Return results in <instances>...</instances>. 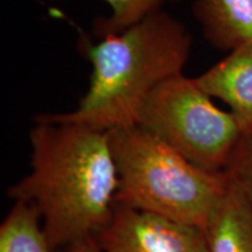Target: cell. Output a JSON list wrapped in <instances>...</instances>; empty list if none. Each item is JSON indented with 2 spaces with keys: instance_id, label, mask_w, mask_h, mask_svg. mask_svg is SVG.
Listing matches in <instances>:
<instances>
[{
  "instance_id": "obj_1",
  "label": "cell",
  "mask_w": 252,
  "mask_h": 252,
  "mask_svg": "<svg viewBox=\"0 0 252 252\" xmlns=\"http://www.w3.org/2000/svg\"><path fill=\"white\" fill-rule=\"evenodd\" d=\"M34 122L31 172L8 189V196L35 206L49 241L67 250L96 237L117 206L109 135L75 123Z\"/></svg>"
},
{
  "instance_id": "obj_2",
  "label": "cell",
  "mask_w": 252,
  "mask_h": 252,
  "mask_svg": "<svg viewBox=\"0 0 252 252\" xmlns=\"http://www.w3.org/2000/svg\"><path fill=\"white\" fill-rule=\"evenodd\" d=\"M81 47L93 72L77 108L34 121L75 123L104 132L137 125L149 94L162 82L182 75L191 36L181 21L159 9L119 34L97 42L82 40Z\"/></svg>"
},
{
  "instance_id": "obj_3",
  "label": "cell",
  "mask_w": 252,
  "mask_h": 252,
  "mask_svg": "<svg viewBox=\"0 0 252 252\" xmlns=\"http://www.w3.org/2000/svg\"><path fill=\"white\" fill-rule=\"evenodd\" d=\"M118 174L117 203L206 229L228 186L139 125L109 131Z\"/></svg>"
},
{
  "instance_id": "obj_4",
  "label": "cell",
  "mask_w": 252,
  "mask_h": 252,
  "mask_svg": "<svg viewBox=\"0 0 252 252\" xmlns=\"http://www.w3.org/2000/svg\"><path fill=\"white\" fill-rule=\"evenodd\" d=\"M137 125L208 172H224L243 132L231 112L222 111L184 75L159 84L145 100Z\"/></svg>"
},
{
  "instance_id": "obj_5",
  "label": "cell",
  "mask_w": 252,
  "mask_h": 252,
  "mask_svg": "<svg viewBox=\"0 0 252 252\" xmlns=\"http://www.w3.org/2000/svg\"><path fill=\"white\" fill-rule=\"evenodd\" d=\"M94 241L102 252H208L203 229L119 203Z\"/></svg>"
},
{
  "instance_id": "obj_6",
  "label": "cell",
  "mask_w": 252,
  "mask_h": 252,
  "mask_svg": "<svg viewBox=\"0 0 252 252\" xmlns=\"http://www.w3.org/2000/svg\"><path fill=\"white\" fill-rule=\"evenodd\" d=\"M195 80L209 96L228 104L243 133L252 132V45L230 52Z\"/></svg>"
},
{
  "instance_id": "obj_7",
  "label": "cell",
  "mask_w": 252,
  "mask_h": 252,
  "mask_svg": "<svg viewBox=\"0 0 252 252\" xmlns=\"http://www.w3.org/2000/svg\"><path fill=\"white\" fill-rule=\"evenodd\" d=\"M191 9L216 48L232 52L252 45V0H194Z\"/></svg>"
},
{
  "instance_id": "obj_8",
  "label": "cell",
  "mask_w": 252,
  "mask_h": 252,
  "mask_svg": "<svg viewBox=\"0 0 252 252\" xmlns=\"http://www.w3.org/2000/svg\"><path fill=\"white\" fill-rule=\"evenodd\" d=\"M204 231L208 252H252L251 209L241 189L229 176L224 194Z\"/></svg>"
},
{
  "instance_id": "obj_9",
  "label": "cell",
  "mask_w": 252,
  "mask_h": 252,
  "mask_svg": "<svg viewBox=\"0 0 252 252\" xmlns=\"http://www.w3.org/2000/svg\"><path fill=\"white\" fill-rule=\"evenodd\" d=\"M0 252L63 251L49 241L36 207L26 201L14 200L0 225Z\"/></svg>"
},
{
  "instance_id": "obj_10",
  "label": "cell",
  "mask_w": 252,
  "mask_h": 252,
  "mask_svg": "<svg viewBox=\"0 0 252 252\" xmlns=\"http://www.w3.org/2000/svg\"><path fill=\"white\" fill-rule=\"evenodd\" d=\"M111 6L109 18L99 17L94 24V32L98 37L119 34L140 23L150 14L161 9L165 2L180 0H105Z\"/></svg>"
},
{
  "instance_id": "obj_11",
  "label": "cell",
  "mask_w": 252,
  "mask_h": 252,
  "mask_svg": "<svg viewBox=\"0 0 252 252\" xmlns=\"http://www.w3.org/2000/svg\"><path fill=\"white\" fill-rule=\"evenodd\" d=\"M224 172L241 189L252 213V132L242 135Z\"/></svg>"
},
{
  "instance_id": "obj_12",
  "label": "cell",
  "mask_w": 252,
  "mask_h": 252,
  "mask_svg": "<svg viewBox=\"0 0 252 252\" xmlns=\"http://www.w3.org/2000/svg\"><path fill=\"white\" fill-rule=\"evenodd\" d=\"M68 252H102L97 245L94 238L88 239V241L82 242L80 244L74 245V247L69 248Z\"/></svg>"
}]
</instances>
